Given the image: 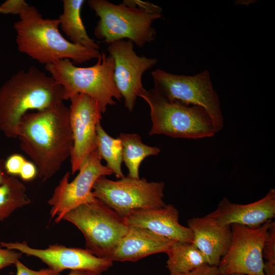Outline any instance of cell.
I'll use <instances>...</instances> for the list:
<instances>
[{
    "mask_svg": "<svg viewBox=\"0 0 275 275\" xmlns=\"http://www.w3.org/2000/svg\"><path fill=\"white\" fill-rule=\"evenodd\" d=\"M30 202L24 185L15 176H9L0 185V221Z\"/></svg>",
    "mask_w": 275,
    "mask_h": 275,
    "instance_id": "603a6c76",
    "label": "cell"
},
{
    "mask_svg": "<svg viewBox=\"0 0 275 275\" xmlns=\"http://www.w3.org/2000/svg\"><path fill=\"white\" fill-rule=\"evenodd\" d=\"M64 101L63 87L51 75L35 67L19 71L0 88V130L9 138H17L19 124L25 114Z\"/></svg>",
    "mask_w": 275,
    "mask_h": 275,
    "instance_id": "7a4b0ae2",
    "label": "cell"
},
{
    "mask_svg": "<svg viewBox=\"0 0 275 275\" xmlns=\"http://www.w3.org/2000/svg\"><path fill=\"white\" fill-rule=\"evenodd\" d=\"M14 23L19 51L45 66L68 59L82 64L101 55L99 49L74 44L63 37L58 18H44L37 8L29 6Z\"/></svg>",
    "mask_w": 275,
    "mask_h": 275,
    "instance_id": "3957f363",
    "label": "cell"
},
{
    "mask_svg": "<svg viewBox=\"0 0 275 275\" xmlns=\"http://www.w3.org/2000/svg\"><path fill=\"white\" fill-rule=\"evenodd\" d=\"M154 88L167 99L204 108L218 130L224 126L218 95L214 89L209 73L194 75L174 74L160 69L151 72Z\"/></svg>",
    "mask_w": 275,
    "mask_h": 275,
    "instance_id": "9c48e42d",
    "label": "cell"
},
{
    "mask_svg": "<svg viewBox=\"0 0 275 275\" xmlns=\"http://www.w3.org/2000/svg\"><path fill=\"white\" fill-rule=\"evenodd\" d=\"M230 275H246V274H241V273H235V274H232Z\"/></svg>",
    "mask_w": 275,
    "mask_h": 275,
    "instance_id": "d6a6232c",
    "label": "cell"
},
{
    "mask_svg": "<svg viewBox=\"0 0 275 275\" xmlns=\"http://www.w3.org/2000/svg\"><path fill=\"white\" fill-rule=\"evenodd\" d=\"M107 50L114 59V78L124 100L126 108L132 112L137 97L144 89L142 76L145 72L156 65L158 60L139 56L129 40H120L109 44Z\"/></svg>",
    "mask_w": 275,
    "mask_h": 275,
    "instance_id": "7c38bea8",
    "label": "cell"
},
{
    "mask_svg": "<svg viewBox=\"0 0 275 275\" xmlns=\"http://www.w3.org/2000/svg\"><path fill=\"white\" fill-rule=\"evenodd\" d=\"M174 242L147 229L128 226L108 260L112 262L136 261L152 254L166 253Z\"/></svg>",
    "mask_w": 275,
    "mask_h": 275,
    "instance_id": "ac0fdd59",
    "label": "cell"
},
{
    "mask_svg": "<svg viewBox=\"0 0 275 275\" xmlns=\"http://www.w3.org/2000/svg\"><path fill=\"white\" fill-rule=\"evenodd\" d=\"M123 219L128 226L142 228L174 241L193 242L192 231L180 224L179 211L172 204L135 211Z\"/></svg>",
    "mask_w": 275,
    "mask_h": 275,
    "instance_id": "2e32d148",
    "label": "cell"
},
{
    "mask_svg": "<svg viewBox=\"0 0 275 275\" xmlns=\"http://www.w3.org/2000/svg\"><path fill=\"white\" fill-rule=\"evenodd\" d=\"M187 224L194 234L193 243L203 254L207 264L217 266L231 243V226L219 225L205 216L190 218Z\"/></svg>",
    "mask_w": 275,
    "mask_h": 275,
    "instance_id": "e0dca14e",
    "label": "cell"
},
{
    "mask_svg": "<svg viewBox=\"0 0 275 275\" xmlns=\"http://www.w3.org/2000/svg\"><path fill=\"white\" fill-rule=\"evenodd\" d=\"M272 221L257 227L230 225L231 243L217 266L223 275H264L262 251Z\"/></svg>",
    "mask_w": 275,
    "mask_h": 275,
    "instance_id": "8fae6325",
    "label": "cell"
},
{
    "mask_svg": "<svg viewBox=\"0 0 275 275\" xmlns=\"http://www.w3.org/2000/svg\"><path fill=\"white\" fill-rule=\"evenodd\" d=\"M170 275H223L217 266L204 265L196 269L186 273L170 274Z\"/></svg>",
    "mask_w": 275,
    "mask_h": 275,
    "instance_id": "f546056e",
    "label": "cell"
},
{
    "mask_svg": "<svg viewBox=\"0 0 275 275\" xmlns=\"http://www.w3.org/2000/svg\"><path fill=\"white\" fill-rule=\"evenodd\" d=\"M45 67L63 87L65 100L74 95H87L98 103L104 114L108 106L116 104L115 99L123 98L114 81V59L103 51L90 67H77L70 60L64 59Z\"/></svg>",
    "mask_w": 275,
    "mask_h": 275,
    "instance_id": "5b68a950",
    "label": "cell"
},
{
    "mask_svg": "<svg viewBox=\"0 0 275 275\" xmlns=\"http://www.w3.org/2000/svg\"><path fill=\"white\" fill-rule=\"evenodd\" d=\"M4 163L5 160L0 158V185L2 184L9 176L7 174L5 170Z\"/></svg>",
    "mask_w": 275,
    "mask_h": 275,
    "instance_id": "4dcf8cb0",
    "label": "cell"
},
{
    "mask_svg": "<svg viewBox=\"0 0 275 275\" xmlns=\"http://www.w3.org/2000/svg\"><path fill=\"white\" fill-rule=\"evenodd\" d=\"M62 220L72 224L81 231L86 249L98 257L108 260L128 229L122 217L96 198L69 211Z\"/></svg>",
    "mask_w": 275,
    "mask_h": 275,
    "instance_id": "52a82bcc",
    "label": "cell"
},
{
    "mask_svg": "<svg viewBox=\"0 0 275 275\" xmlns=\"http://www.w3.org/2000/svg\"><path fill=\"white\" fill-rule=\"evenodd\" d=\"M170 274H183L207 264L205 257L191 242L174 241L166 253Z\"/></svg>",
    "mask_w": 275,
    "mask_h": 275,
    "instance_id": "ffe728a7",
    "label": "cell"
},
{
    "mask_svg": "<svg viewBox=\"0 0 275 275\" xmlns=\"http://www.w3.org/2000/svg\"><path fill=\"white\" fill-rule=\"evenodd\" d=\"M67 275H98L97 274L86 271L81 270H71Z\"/></svg>",
    "mask_w": 275,
    "mask_h": 275,
    "instance_id": "1f68e13d",
    "label": "cell"
},
{
    "mask_svg": "<svg viewBox=\"0 0 275 275\" xmlns=\"http://www.w3.org/2000/svg\"><path fill=\"white\" fill-rule=\"evenodd\" d=\"M24 157L21 154L14 153L10 155L5 160V169L9 176L19 175L23 164L25 161Z\"/></svg>",
    "mask_w": 275,
    "mask_h": 275,
    "instance_id": "d4e9b609",
    "label": "cell"
},
{
    "mask_svg": "<svg viewBox=\"0 0 275 275\" xmlns=\"http://www.w3.org/2000/svg\"><path fill=\"white\" fill-rule=\"evenodd\" d=\"M118 138L122 143V160L128 169V176L140 178L139 168L142 162L148 156L158 155L160 149L145 144L136 133H121Z\"/></svg>",
    "mask_w": 275,
    "mask_h": 275,
    "instance_id": "44dd1931",
    "label": "cell"
},
{
    "mask_svg": "<svg viewBox=\"0 0 275 275\" xmlns=\"http://www.w3.org/2000/svg\"><path fill=\"white\" fill-rule=\"evenodd\" d=\"M139 97L148 105L152 122L151 135L164 134L173 138L201 139L219 132L210 116L202 107L170 101L154 88L144 89Z\"/></svg>",
    "mask_w": 275,
    "mask_h": 275,
    "instance_id": "8992f818",
    "label": "cell"
},
{
    "mask_svg": "<svg viewBox=\"0 0 275 275\" xmlns=\"http://www.w3.org/2000/svg\"><path fill=\"white\" fill-rule=\"evenodd\" d=\"M29 6L24 0H7L0 5V14L19 15Z\"/></svg>",
    "mask_w": 275,
    "mask_h": 275,
    "instance_id": "484cf974",
    "label": "cell"
},
{
    "mask_svg": "<svg viewBox=\"0 0 275 275\" xmlns=\"http://www.w3.org/2000/svg\"><path fill=\"white\" fill-rule=\"evenodd\" d=\"M2 248L0 246V271L5 267L15 265L22 256L18 251Z\"/></svg>",
    "mask_w": 275,
    "mask_h": 275,
    "instance_id": "4316f807",
    "label": "cell"
},
{
    "mask_svg": "<svg viewBox=\"0 0 275 275\" xmlns=\"http://www.w3.org/2000/svg\"><path fill=\"white\" fill-rule=\"evenodd\" d=\"M88 4L99 18L94 35L107 45L127 39L142 47L154 40L156 32L152 24L162 16L160 7L138 0H126L119 5L90 0Z\"/></svg>",
    "mask_w": 275,
    "mask_h": 275,
    "instance_id": "277c9868",
    "label": "cell"
},
{
    "mask_svg": "<svg viewBox=\"0 0 275 275\" xmlns=\"http://www.w3.org/2000/svg\"><path fill=\"white\" fill-rule=\"evenodd\" d=\"M17 138L22 151L36 165L39 179L48 180L61 169L72 151L69 107L63 102L27 113L19 124Z\"/></svg>",
    "mask_w": 275,
    "mask_h": 275,
    "instance_id": "6da1fadb",
    "label": "cell"
},
{
    "mask_svg": "<svg viewBox=\"0 0 275 275\" xmlns=\"http://www.w3.org/2000/svg\"><path fill=\"white\" fill-rule=\"evenodd\" d=\"M264 275H275V222L272 221L262 251Z\"/></svg>",
    "mask_w": 275,
    "mask_h": 275,
    "instance_id": "cb8c5ba5",
    "label": "cell"
},
{
    "mask_svg": "<svg viewBox=\"0 0 275 275\" xmlns=\"http://www.w3.org/2000/svg\"><path fill=\"white\" fill-rule=\"evenodd\" d=\"M0 246L37 258L46 264L48 268L59 273L70 269L89 271L100 275L108 270L113 262L96 256L86 249L69 248L58 244L49 245L44 249L32 248L24 241L0 242Z\"/></svg>",
    "mask_w": 275,
    "mask_h": 275,
    "instance_id": "4fadbf2b",
    "label": "cell"
},
{
    "mask_svg": "<svg viewBox=\"0 0 275 275\" xmlns=\"http://www.w3.org/2000/svg\"><path fill=\"white\" fill-rule=\"evenodd\" d=\"M84 3V0L63 1V13L58 18L60 26L72 43L99 49V45L89 36L81 19Z\"/></svg>",
    "mask_w": 275,
    "mask_h": 275,
    "instance_id": "d6986e66",
    "label": "cell"
},
{
    "mask_svg": "<svg viewBox=\"0 0 275 275\" xmlns=\"http://www.w3.org/2000/svg\"><path fill=\"white\" fill-rule=\"evenodd\" d=\"M19 176L24 181H30L38 176L36 165L32 161L25 160L22 165Z\"/></svg>",
    "mask_w": 275,
    "mask_h": 275,
    "instance_id": "f1b7e54d",
    "label": "cell"
},
{
    "mask_svg": "<svg viewBox=\"0 0 275 275\" xmlns=\"http://www.w3.org/2000/svg\"><path fill=\"white\" fill-rule=\"evenodd\" d=\"M69 100L73 142L70 158L71 174L73 175L96 147L97 125L100 122L102 114L98 103L87 95H74Z\"/></svg>",
    "mask_w": 275,
    "mask_h": 275,
    "instance_id": "5bb4252c",
    "label": "cell"
},
{
    "mask_svg": "<svg viewBox=\"0 0 275 275\" xmlns=\"http://www.w3.org/2000/svg\"><path fill=\"white\" fill-rule=\"evenodd\" d=\"M16 268V275H62L61 273L56 272L47 268L39 270H34L26 266L19 260L15 264Z\"/></svg>",
    "mask_w": 275,
    "mask_h": 275,
    "instance_id": "83f0119b",
    "label": "cell"
},
{
    "mask_svg": "<svg viewBox=\"0 0 275 275\" xmlns=\"http://www.w3.org/2000/svg\"><path fill=\"white\" fill-rule=\"evenodd\" d=\"M205 216L221 225L259 227L275 216V189L271 188L261 199L246 204L232 203L224 197L216 209Z\"/></svg>",
    "mask_w": 275,
    "mask_h": 275,
    "instance_id": "9a60e30c",
    "label": "cell"
},
{
    "mask_svg": "<svg viewBox=\"0 0 275 275\" xmlns=\"http://www.w3.org/2000/svg\"><path fill=\"white\" fill-rule=\"evenodd\" d=\"M164 185L163 182H149L144 178L127 176L115 181L102 176L97 180L92 191L95 198L123 218L135 211L165 206Z\"/></svg>",
    "mask_w": 275,
    "mask_h": 275,
    "instance_id": "ba28073f",
    "label": "cell"
},
{
    "mask_svg": "<svg viewBox=\"0 0 275 275\" xmlns=\"http://www.w3.org/2000/svg\"><path fill=\"white\" fill-rule=\"evenodd\" d=\"M101 160L96 147L85 160L72 181H69V172L63 176L48 201L51 207L50 216L55 217L56 223L61 222L69 211L96 199L92 190L97 180L114 174L111 169L102 164Z\"/></svg>",
    "mask_w": 275,
    "mask_h": 275,
    "instance_id": "30bf717a",
    "label": "cell"
},
{
    "mask_svg": "<svg viewBox=\"0 0 275 275\" xmlns=\"http://www.w3.org/2000/svg\"><path fill=\"white\" fill-rule=\"evenodd\" d=\"M96 146L101 159H104L106 166L111 169L118 178L124 176L122 170V146L119 138L110 136L101 126L97 125Z\"/></svg>",
    "mask_w": 275,
    "mask_h": 275,
    "instance_id": "7402d4cb",
    "label": "cell"
}]
</instances>
